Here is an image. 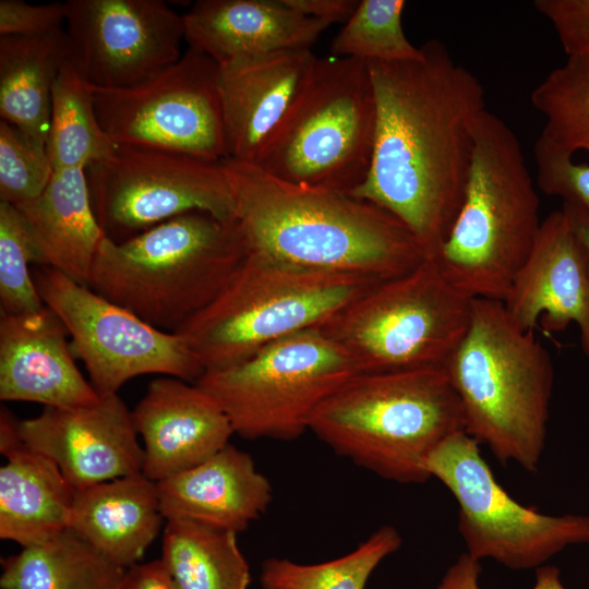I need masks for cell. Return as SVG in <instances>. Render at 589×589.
<instances>
[{
  "mask_svg": "<svg viewBox=\"0 0 589 589\" xmlns=\"http://www.w3.org/2000/svg\"><path fill=\"white\" fill-rule=\"evenodd\" d=\"M562 211L573 231L584 244L589 259V208L563 203Z\"/></svg>",
  "mask_w": 589,
  "mask_h": 589,
  "instance_id": "obj_42",
  "label": "cell"
},
{
  "mask_svg": "<svg viewBox=\"0 0 589 589\" xmlns=\"http://www.w3.org/2000/svg\"><path fill=\"white\" fill-rule=\"evenodd\" d=\"M316 58L311 49H299L218 65L226 158L256 160L308 81Z\"/></svg>",
  "mask_w": 589,
  "mask_h": 589,
  "instance_id": "obj_20",
  "label": "cell"
},
{
  "mask_svg": "<svg viewBox=\"0 0 589 589\" xmlns=\"http://www.w3.org/2000/svg\"><path fill=\"white\" fill-rule=\"evenodd\" d=\"M52 172L46 145L0 119V202L20 206L36 199Z\"/></svg>",
  "mask_w": 589,
  "mask_h": 589,
  "instance_id": "obj_34",
  "label": "cell"
},
{
  "mask_svg": "<svg viewBox=\"0 0 589 589\" xmlns=\"http://www.w3.org/2000/svg\"><path fill=\"white\" fill-rule=\"evenodd\" d=\"M0 468V538L27 548L69 528L76 490L58 466L24 443Z\"/></svg>",
  "mask_w": 589,
  "mask_h": 589,
  "instance_id": "obj_25",
  "label": "cell"
},
{
  "mask_svg": "<svg viewBox=\"0 0 589 589\" xmlns=\"http://www.w3.org/2000/svg\"><path fill=\"white\" fill-rule=\"evenodd\" d=\"M23 444L20 434V420H17L8 409L0 410V452L7 455L11 450Z\"/></svg>",
  "mask_w": 589,
  "mask_h": 589,
  "instance_id": "obj_41",
  "label": "cell"
},
{
  "mask_svg": "<svg viewBox=\"0 0 589 589\" xmlns=\"http://www.w3.org/2000/svg\"><path fill=\"white\" fill-rule=\"evenodd\" d=\"M419 59L368 62L376 103L373 157L351 193L398 218L426 259L447 236L461 205L484 89L443 43Z\"/></svg>",
  "mask_w": 589,
  "mask_h": 589,
  "instance_id": "obj_1",
  "label": "cell"
},
{
  "mask_svg": "<svg viewBox=\"0 0 589 589\" xmlns=\"http://www.w3.org/2000/svg\"><path fill=\"white\" fill-rule=\"evenodd\" d=\"M382 281L303 268L250 252L228 285L177 332L204 372L316 328Z\"/></svg>",
  "mask_w": 589,
  "mask_h": 589,
  "instance_id": "obj_7",
  "label": "cell"
},
{
  "mask_svg": "<svg viewBox=\"0 0 589 589\" xmlns=\"http://www.w3.org/2000/svg\"><path fill=\"white\" fill-rule=\"evenodd\" d=\"M33 278L46 306L65 326L74 356L99 396L118 394L129 380L165 374L194 383L204 369L185 340L160 330L125 308L49 266Z\"/></svg>",
  "mask_w": 589,
  "mask_h": 589,
  "instance_id": "obj_13",
  "label": "cell"
},
{
  "mask_svg": "<svg viewBox=\"0 0 589 589\" xmlns=\"http://www.w3.org/2000/svg\"><path fill=\"white\" fill-rule=\"evenodd\" d=\"M119 589H180L160 560L125 569Z\"/></svg>",
  "mask_w": 589,
  "mask_h": 589,
  "instance_id": "obj_40",
  "label": "cell"
},
{
  "mask_svg": "<svg viewBox=\"0 0 589 589\" xmlns=\"http://www.w3.org/2000/svg\"><path fill=\"white\" fill-rule=\"evenodd\" d=\"M1 589H119L125 569L68 528L1 558Z\"/></svg>",
  "mask_w": 589,
  "mask_h": 589,
  "instance_id": "obj_27",
  "label": "cell"
},
{
  "mask_svg": "<svg viewBox=\"0 0 589 589\" xmlns=\"http://www.w3.org/2000/svg\"><path fill=\"white\" fill-rule=\"evenodd\" d=\"M472 299L431 259L354 299L318 328L357 374L444 368L462 339Z\"/></svg>",
  "mask_w": 589,
  "mask_h": 589,
  "instance_id": "obj_9",
  "label": "cell"
},
{
  "mask_svg": "<svg viewBox=\"0 0 589 589\" xmlns=\"http://www.w3.org/2000/svg\"><path fill=\"white\" fill-rule=\"evenodd\" d=\"M404 0H362L330 45L335 57L365 62H406L421 57V47L402 28Z\"/></svg>",
  "mask_w": 589,
  "mask_h": 589,
  "instance_id": "obj_32",
  "label": "cell"
},
{
  "mask_svg": "<svg viewBox=\"0 0 589 589\" xmlns=\"http://www.w3.org/2000/svg\"><path fill=\"white\" fill-rule=\"evenodd\" d=\"M183 23L189 47L218 65L311 49L329 26L281 0H199L183 14Z\"/></svg>",
  "mask_w": 589,
  "mask_h": 589,
  "instance_id": "obj_21",
  "label": "cell"
},
{
  "mask_svg": "<svg viewBox=\"0 0 589 589\" xmlns=\"http://www.w3.org/2000/svg\"><path fill=\"white\" fill-rule=\"evenodd\" d=\"M401 543L397 529L385 525L348 554L327 562L300 564L269 557L262 564L261 586L263 589H364L377 565Z\"/></svg>",
  "mask_w": 589,
  "mask_h": 589,
  "instance_id": "obj_30",
  "label": "cell"
},
{
  "mask_svg": "<svg viewBox=\"0 0 589 589\" xmlns=\"http://www.w3.org/2000/svg\"><path fill=\"white\" fill-rule=\"evenodd\" d=\"M288 8L327 23H346L357 9V0H281Z\"/></svg>",
  "mask_w": 589,
  "mask_h": 589,
  "instance_id": "obj_39",
  "label": "cell"
},
{
  "mask_svg": "<svg viewBox=\"0 0 589 589\" xmlns=\"http://www.w3.org/2000/svg\"><path fill=\"white\" fill-rule=\"evenodd\" d=\"M465 431L446 438L426 468L458 503V530L467 554L492 558L510 569L542 566L572 544L589 543V516H552L516 502L498 484Z\"/></svg>",
  "mask_w": 589,
  "mask_h": 589,
  "instance_id": "obj_11",
  "label": "cell"
},
{
  "mask_svg": "<svg viewBox=\"0 0 589 589\" xmlns=\"http://www.w3.org/2000/svg\"><path fill=\"white\" fill-rule=\"evenodd\" d=\"M309 431L383 479L422 483L430 456L464 420L445 368H430L353 375L317 408Z\"/></svg>",
  "mask_w": 589,
  "mask_h": 589,
  "instance_id": "obj_5",
  "label": "cell"
},
{
  "mask_svg": "<svg viewBox=\"0 0 589 589\" xmlns=\"http://www.w3.org/2000/svg\"><path fill=\"white\" fill-rule=\"evenodd\" d=\"M250 252L290 265L385 281L425 252L384 208L349 193L281 180L251 163L223 159Z\"/></svg>",
  "mask_w": 589,
  "mask_h": 589,
  "instance_id": "obj_2",
  "label": "cell"
},
{
  "mask_svg": "<svg viewBox=\"0 0 589 589\" xmlns=\"http://www.w3.org/2000/svg\"><path fill=\"white\" fill-rule=\"evenodd\" d=\"M480 573V562L464 553L446 570L436 589H481ZM532 589L566 588L561 581L560 569L556 566L542 565L536 569V585Z\"/></svg>",
  "mask_w": 589,
  "mask_h": 589,
  "instance_id": "obj_38",
  "label": "cell"
},
{
  "mask_svg": "<svg viewBox=\"0 0 589 589\" xmlns=\"http://www.w3.org/2000/svg\"><path fill=\"white\" fill-rule=\"evenodd\" d=\"M249 253L237 219L189 212L119 243L105 237L87 286L176 333L218 297Z\"/></svg>",
  "mask_w": 589,
  "mask_h": 589,
  "instance_id": "obj_4",
  "label": "cell"
},
{
  "mask_svg": "<svg viewBox=\"0 0 589 589\" xmlns=\"http://www.w3.org/2000/svg\"><path fill=\"white\" fill-rule=\"evenodd\" d=\"M156 485L167 521L190 520L235 533L264 514L273 497L269 480L252 457L230 443Z\"/></svg>",
  "mask_w": 589,
  "mask_h": 589,
  "instance_id": "obj_22",
  "label": "cell"
},
{
  "mask_svg": "<svg viewBox=\"0 0 589 589\" xmlns=\"http://www.w3.org/2000/svg\"><path fill=\"white\" fill-rule=\"evenodd\" d=\"M116 147L98 121L92 86L69 57L52 88L46 143L52 169H86L110 156Z\"/></svg>",
  "mask_w": 589,
  "mask_h": 589,
  "instance_id": "obj_29",
  "label": "cell"
},
{
  "mask_svg": "<svg viewBox=\"0 0 589 589\" xmlns=\"http://www.w3.org/2000/svg\"><path fill=\"white\" fill-rule=\"evenodd\" d=\"M131 416L144 443L142 473L154 482L201 464L235 434L207 393L173 376L151 382Z\"/></svg>",
  "mask_w": 589,
  "mask_h": 589,
  "instance_id": "obj_18",
  "label": "cell"
},
{
  "mask_svg": "<svg viewBox=\"0 0 589 589\" xmlns=\"http://www.w3.org/2000/svg\"><path fill=\"white\" fill-rule=\"evenodd\" d=\"M503 304L522 330L558 332L576 323L589 359V259L563 211L549 214Z\"/></svg>",
  "mask_w": 589,
  "mask_h": 589,
  "instance_id": "obj_17",
  "label": "cell"
},
{
  "mask_svg": "<svg viewBox=\"0 0 589 589\" xmlns=\"http://www.w3.org/2000/svg\"><path fill=\"white\" fill-rule=\"evenodd\" d=\"M160 561L180 589H248L250 566L237 533L190 520H170Z\"/></svg>",
  "mask_w": 589,
  "mask_h": 589,
  "instance_id": "obj_28",
  "label": "cell"
},
{
  "mask_svg": "<svg viewBox=\"0 0 589 589\" xmlns=\"http://www.w3.org/2000/svg\"><path fill=\"white\" fill-rule=\"evenodd\" d=\"M69 57L65 29L37 37L1 36V119L46 145L52 88Z\"/></svg>",
  "mask_w": 589,
  "mask_h": 589,
  "instance_id": "obj_26",
  "label": "cell"
},
{
  "mask_svg": "<svg viewBox=\"0 0 589 589\" xmlns=\"http://www.w3.org/2000/svg\"><path fill=\"white\" fill-rule=\"evenodd\" d=\"M567 55L589 57V0H536Z\"/></svg>",
  "mask_w": 589,
  "mask_h": 589,
  "instance_id": "obj_37",
  "label": "cell"
},
{
  "mask_svg": "<svg viewBox=\"0 0 589 589\" xmlns=\"http://www.w3.org/2000/svg\"><path fill=\"white\" fill-rule=\"evenodd\" d=\"M539 207L518 137L485 110L461 205L430 259L467 297L503 301L539 235Z\"/></svg>",
  "mask_w": 589,
  "mask_h": 589,
  "instance_id": "obj_6",
  "label": "cell"
},
{
  "mask_svg": "<svg viewBox=\"0 0 589 589\" xmlns=\"http://www.w3.org/2000/svg\"><path fill=\"white\" fill-rule=\"evenodd\" d=\"M218 64L188 48L149 81L125 89L93 88L100 127L116 146L226 158Z\"/></svg>",
  "mask_w": 589,
  "mask_h": 589,
  "instance_id": "obj_14",
  "label": "cell"
},
{
  "mask_svg": "<svg viewBox=\"0 0 589 589\" xmlns=\"http://www.w3.org/2000/svg\"><path fill=\"white\" fill-rule=\"evenodd\" d=\"M15 207L29 229L38 265L87 286L106 236L93 209L85 169L53 170L36 199Z\"/></svg>",
  "mask_w": 589,
  "mask_h": 589,
  "instance_id": "obj_24",
  "label": "cell"
},
{
  "mask_svg": "<svg viewBox=\"0 0 589 589\" xmlns=\"http://www.w3.org/2000/svg\"><path fill=\"white\" fill-rule=\"evenodd\" d=\"M67 2L29 4L22 0L0 1V35L37 37L59 32L67 21Z\"/></svg>",
  "mask_w": 589,
  "mask_h": 589,
  "instance_id": "obj_36",
  "label": "cell"
},
{
  "mask_svg": "<svg viewBox=\"0 0 589 589\" xmlns=\"http://www.w3.org/2000/svg\"><path fill=\"white\" fill-rule=\"evenodd\" d=\"M85 172L97 220L105 236L117 243L189 212L237 219L221 160L167 149L117 146Z\"/></svg>",
  "mask_w": 589,
  "mask_h": 589,
  "instance_id": "obj_12",
  "label": "cell"
},
{
  "mask_svg": "<svg viewBox=\"0 0 589 589\" xmlns=\"http://www.w3.org/2000/svg\"><path fill=\"white\" fill-rule=\"evenodd\" d=\"M31 264L38 265V256L26 221L14 205L0 202L1 313H31L45 305Z\"/></svg>",
  "mask_w": 589,
  "mask_h": 589,
  "instance_id": "obj_33",
  "label": "cell"
},
{
  "mask_svg": "<svg viewBox=\"0 0 589 589\" xmlns=\"http://www.w3.org/2000/svg\"><path fill=\"white\" fill-rule=\"evenodd\" d=\"M375 131L368 62L317 57L253 164L281 180L351 194L369 175Z\"/></svg>",
  "mask_w": 589,
  "mask_h": 589,
  "instance_id": "obj_8",
  "label": "cell"
},
{
  "mask_svg": "<svg viewBox=\"0 0 589 589\" xmlns=\"http://www.w3.org/2000/svg\"><path fill=\"white\" fill-rule=\"evenodd\" d=\"M23 443L51 459L76 490L142 472L143 447L118 394L91 405L45 407L20 421Z\"/></svg>",
  "mask_w": 589,
  "mask_h": 589,
  "instance_id": "obj_16",
  "label": "cell"
},
{
  "mask_svg": "<svg viewBox=\"0 0 589 589\" xmlns=\"http://www.w3.org/2000/svg\"><path fill=\"white\" fill-rule=\"evenodd\" d=\"M357 372L318 328L272 342L233 365L205 371L195 384L248 440L292 441L317 408Z\"/></svg>",
  "mask_w": 589,
  "mask_h": 589,
  "instance_id": "obj_10",
  "label": "cell"
},
{
  "mask_svg": "<svg viewBox=\"0 0 589 589\" xmlns=\"http://www.w3.org/2000/svg\"><path fill=\"white\" fill-rule=\"evenodd\" d=\"M70 59L94 88L139 86L177 62L183 14L161 0H69Z\"/></svg>",
  "mask_w": 589,
  "mask_h": 589,
  "instance_id": "obj_15",
  "label": "cell"
},
{
  "mask_svg": "<svg viewBox=\"0 0 589 589\" xmlns=\"http://www.w3.org/2000/svg\"><path fill=\"white\" fill-rule=\"evenodd\" d=\"M164 519L156 482L141 472L76 491L69 528L127 569L143 557Z\"/></svg>",
  "mask_w": 589,
  "mask_h": 589,
  "instance_id": "obj_23",
  "label": "cell"
},
{
  "mask_svg": "<svg viewBox=\"0 0 589 589\" xmlns=\"http://www.w3.org/2000/svg\"><path fill=\"white\" fill-rule=\"evenodd\" d=\"M545 122L538 140L561 153L589 151V57L569 56L531 93Z\"/></svg>",
  "mask_w": 589,
  "mask_h": 589,
  "instance_id": "obj_31",
  "label": "cell"
},
{
  "mask_svg": "<svg viewBox=\"0 0 589 589\" xmlns=\"http://www.w3.org/2000/svg\"><path fill=\"white\" fill-rule=\"evenodd\" d=\"M69 333L48 306L0 315V399L73 408L99 395L80 372Z\"/></svg>",
  "mask_w": 589,
  "mask_h": 589,
  "instance_id": "obj_19",
  "label": "cell"
},
{
  "mask_svg": "<svg viewBox=\"0 0 589 589\" xmlns=\"http://www.w3.org/2000/svg\"><path fill=\"white\" fill-rule=\"evenodd\" d=\"M536 184L548 195L563 203L589 208V165L576 164L573 157L553 149L537 139Z\"/></svg>",
  "mask_w": 589,
  "mask_h": 589,
  "instance_id": "obj_35",
  "label": "cell"
},
{
  "mask_svg": "<svg viewBox=\"0 0 589 589\" xmlns=\"http://www.w3.org/2000/svg\"><path fill=\"white\" fill-rule=\"evenodd\" d=\"M464 431L503 465L536 472L545 446L554 370L534 330H522L503 301L472 299L468 328L445 364Z\"/></svg>",
  "mask_w": 589,
  "mask_h": 589,
  "instance_id": "obj_3",
  "label": "cell"
}]
</instances>
